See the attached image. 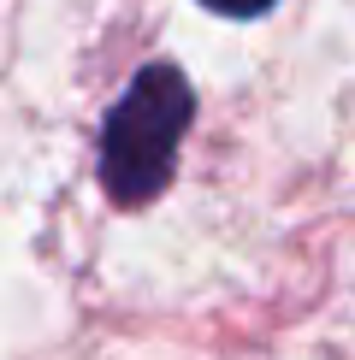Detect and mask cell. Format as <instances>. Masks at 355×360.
<instances>
[{
  "instance_id": "2",
  "label": "cell",
  "mask_w": 355,
  "mask_h": 360,
  "mask_svg": "<svg viewBox=\"0 0 355 360\" xmlns=\"http://www.w3.org/2000/svg\"><path fill=\"white\" fill-rule=\"evenodd\" d=\"M207 12H219V18H261V12H273L278 0H201Z\"/></svg>"
},
{
  "instance_id": "1",
  "label": "cell",
  "mask_w": 355,
  "mask_h": 360,
  "mask_svg": "<svg viewBox=\"0 0 355 360\" xmlns=\"http://www.w3.org/2000/svg\"><path fill=\"white\" fill-rule=\"evenodd\" d=\"M189 118H196V89L166 59L142 65L125 83L101 124V189L113 207H148L172 184Z\"/></svg>"
}]
</instances>
